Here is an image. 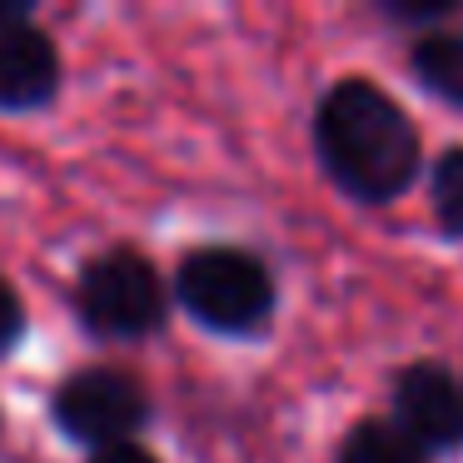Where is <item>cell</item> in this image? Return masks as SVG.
Returning a JSON list of instances; mask_svg holds the SVG:
<instances>
[{
  "instance_id": "cell-1",
  "label": "cell",
  "mask_w": 463,
  "mask_h": 463,
  "mask_svg": "<svg viewBox=\"0 0 463 463\" xmlns=\"http://www.w3.org/2000/svg\"><path fill=\"white\" fill-rule=\"evenodd\" d=\"M314 150L329 180L364 204H389L419 180V130L393 95L369 80H339L314 115Z\"/></svg>"
},
{
  "instance_id": "cell-2",
  "label": "cell",
  "mask_w": 463,
  "mask_h": 463,
  "mask_svg": "<svg viewBox=\"0 0 463 463\" xmlns=\"http://www.w3.org/2000/svg\"><path fill=\"white\" fill-rule=\"evenodd\" d=\"M175 299L194 324L214 334H254L274 314V279L250 250L234 244H204L180 260Z\"/></svg>"
},
{
  "instance_id": "cell-3",
  "label": "cell",
  "mask_w": 463,
  "mask_h": 463,
  "mask_svg": "<svg viewBox=\"0 0 463 463\" xmlns=\"http://www.w3.org/2000/svg\"><path fill=\"white\" fill-rule=\"evenodd\" d=\"M80 319L100 339H145L165 324V279L155 274V264L135 250H110L100 260L85 264L80 289Z\"/></svg>"
},
{
  "instance_id": "cell-4",
  "label": "cell",
  "mask_w": 463,
  "mask_h": 463,
  "mask_svg": "<svg viewBox=\"0 0 463 463\" xmlns=\"http://www.w3.org/2000/svg\"><path fill=\"white\" fill-rule=\"evenodd\" d=\"M51 413L65 439L90 443L100 453L135 443L130 433H140V423L150 419V399H145L140 379H130L125 369H80L55 389Z\"/></svg>"
},
{
  "instance_id": "cell-5",
  "label": "cell",
  "mask_w": 463,
  "mask_h": 463,
  "mask_svg": "<svg viewBox=\"0 0 463 463\" xmlns=\"http://www.w3.org/2000/svg\"><path fill=\"white\" fill-rule=\"evenodd\" d=\"M393 423L423 453L463 449V379L449 364H409L393 383Z\"/></svg>"
},
{
  "instance_id": "cell-6",
  "label": "cell",
  "mask_w": 463,
  "mask_h": 463,
  "mask_svg": "<svg viewBox=\"0 0 463 463\" xmlns=\"http://www.w3.org/2000/svg\"><path fill=\"white\" fill-rule=\"evenodd\" d=\"M61 90V51L41 25L0 31V110H41Z\"/></svg>"
},
{
  "instance_id": "cell-7",
  "label": "cell",
  "mask_w": 463,
  "mask_h": 463,
  "mask_svg": "<svg viewBox=\"0 0 463 463\" xmlns=\"http://www.w3.org/2000/svg\"><path fill=\"white\" fill-rule=\"evenodd\" d=\"M409 65L429 95L463 105V31H423L413 41Z\"/></svg>"
},
{
  "instance_id": "cell-8",
  "label": "cell",
  "mask_w": 463,
  "mask_h": 463,
  "mask_svg": "<svg viewBox=\"0 0 463 463\" xmlns=\"http://www.w3.org/2000/svg\"><path fill=\"white\" fill-rule=\"evenodd\" d=\"M334 463H429V453H423L413 439H403L399 423L369 419L339 443V458Z\"/></svg>"
},
{
  "instance_id": "cell-9",
  "label": "cell",
  "mask_w": 463,
  "mask_h": 463,
  "mask_svg": "<svg viewBox=\"0 0 463 463\" xmlns=\"http://www.w3.org/2000/svg\"><path fill=\"white\" fill-rule=\"evenodd\" d=\"M429 194H433V220L449 240H463V145L443 150L429 170Z\"/></svg>"
},
{
  "instance_id": "cell-10",
  "label": "cell",
  "mask_w": 463,
  "mask_h": 463,
  "mask_svg": "<svg viewBox=\"0 0 463 463\" xmlns=\"http://www.w3.org/2000/svg\"><path fill=\"white\" fill-rule=\"evenodd\" d=\"M25 334V304L15 299V289L0 279V354H11Z\"/></svg>"
},
{
  "instance_id": "cell-11",
  "label": "cell",
  "mask_w": 463,
  "mask_h": 463,
  "mask_svg": "<svg viewBox=\"0 0 463 463\" xmlns=\"http://www.w3.org/2000/svg\"><path fill=\"white\" fill-rule=\"evenodd\" d=\"M90 463H160L150 449H140V443H120V449H100Z\"/></svg>"
},
{
  "instance_id": "cell-12",
  "label": "cell",
  "mask_w": 463,
  "mask_h": 463,
  "mask_svg": "<svg viewBox=\"0 0 463 463\" xmlns=\"http://www.w3.org/2000/svg\"><path fill=\"white\" fill-rule=\"evenodd\" d=\"M31 21V5H21V0H0V31H11V25Z\"/></svg>"
}]
</instances>
